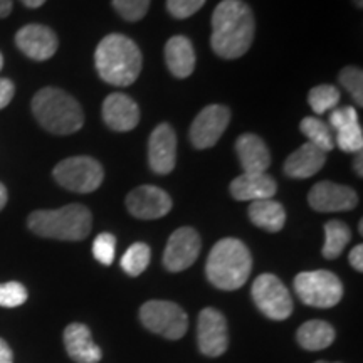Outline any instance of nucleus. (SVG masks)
<instances>
[{
	"label": "nucleus",
	"mask_w": 363,
	"mask_h": 363,
	"mask_svg": "<svg viewBox=\"0 0 363 363\" xmlns=\"http://www.w3.org/2000/svg\"><path fill=\"white\" fill-rule=\"evenodd\" d=\"M256 22L244 0H222L212 13L211 44L217 56L238 59L251 48Z\"/></svg>",
	"instance_id": "obj_1"
},
{
	"label": "nucleus",
	"mask_w": 363,
	"mask_h": 363,
	"mask_svg": "<svg viewBox=\"0 0 363 363\" xmlns=\"http://www.w3.org/2000/svg\"><path fill=\"white\" fill-rule=\"evenodd\" d=\"M99 78L108 84L126 88L138 79L143 67L142 51L123 34H110L101 39L94 52Z\"/></svg>",
	"instance_id": "obj_2"
},
{
	"label": "nucleus",
	"mask_w": 363,
	"mask_h": 363,
	"mask_svg": "<svg viewBox=\"0 0 363 363\" xmlns=\"http://www.w3.org/2000/svg\"><path fill=\"white\" fill-rule=\"evenodd\" d=\"M252 257L246 244L234 238L219 240L207 257L206 274L216 288L234 291L246 284L251 274Z\"/></svg>",
	"instance_id": "obj_3"
},
{
	"label": "nucleus",
	"mask_w": 363,
	"mask_h": 363,
	"mask_svg": "<svg viewBox=\"0 0 363 363\" xmlns=\"http://www.w3.org/2000/svg\"><path fill=\"white\" fill-rule=\"evenodd\" d=\"M33 113L39 125L54 135L76 133L84 125L81 104L59 88L39 89L33 98Z\"/></svg>",
	"instance_id": "obj_4"
},
{
	"label": "nucleus",
	"mask_w": 363,
	"mask_h": 363,
	"mask_svg": "<svg viewBox=\"0 0 363 363\" xmlns=\"http://www.w3.org/2000/svg\"><path fill=\"white\" fill-rule=\"evenodd\" d=\"M27 225L40 238L83 240L91 233L93 217L89 208L81 203H71L54 211H35L27 219Z\"/></svg>",
	"instance_id": "obj_5"
},
{
	"label": "nucleus",
	"mask_w": 363,
	"mask_h": 363,
	"mask_svg": "<svg viewBox=\"0 0 363 363\" xmlns=\"http://www.w3.org/2000/svg\"><path fill=\"white\" fill-rule=\"evenodd\" d=\"M294 291L305 305L325 310L338 305L343 296V284L330 271H306L294 278Z\"/></svg>",
	"instance_id": "obj_6"
},
{
	"label": "nucleus",
	"mask_w": 363,
	"mask_h": 363,
	"mask_svg": "<svg viewBox=\"0 0 363 363\" xmlns=\"http://www.w3.org/2000/svg\"><path fill=\"white\" fill-rule=\"evenodd\" d=\"M52 175L61 187L76 194L94 192L104 179L101 163L91 157L66 158L54 167Z\"/></svg>",
	"instance_id": "obj_7"
},
{
	"label": "nucleus",
	"mask_w": 363,
	"mask_h": 363,
	"mask_svg": "<svg viewBox=\"0 0 363 363\" xmlns=\"http://www.w3.org/2000/svg\"><path fill=\"white\" fill-rule=\"evenodd\" d=\"M140 320L145 328L169 340L182 338L189 328L187 313L177 303L160 301V299L145 303L140 308Z\"/></svg>",
	"instance_id": "obj_8"
},
{
	"label": "nucleus",
	"mask_w": 363,
	"mask_h": 363,
	"mask_svg": "<svg viewBox=\"0 0 363 363\" xmlns=\"http://www.w3.org/2000/svg\"><path fill=\"white\" fill-rule=\"evenodd\" d=\"M252 299L262 315L274 321L291 316L293 298L283 281L274 274H261L252 283Z\"/></svg>",
	"instance_id": "obj_9"
},
{
	"label": "nucleus",
	"mask_w": 363,
	"mask_h": 363,
	"mask_svg": "<svg viewBox=\"0 0 363 363\" xmlns=\"http://www.w3.org/2000/svg\"><path fill=\"white\" fill-rule=\"evenodd\" d=\"M230 121V110L224 104H208L195 116L190 126V142L195 148H212L224 135Z\"/></svg>",
	"instance_id": "obj_10"
},
{
	"label": "nucleus",
	"mask_w": 363,
	"mask_h": 363,
	"mask_svg": "<svg viewBox=\"0 0 363 363\" xmlns=\"http://www.w3.org/2000/svg\"><path fill=\"white\" fill-rule=\"evenodd\" d=\"M202 242L201 235L192 227H180L170 235L163 252V266L172 272L189 269L197 261Z\"/></svg>",
	"instance_id": "obj_11"
},
{
	"label": "nucleus",
	"mask_w": 363,
	"mask_h": 363,
	"mask_svg": "<svg viewBox=\"0 0 363 363\" xmlns=\"http://www.w3.org/2000/svg\"><path fill=\"white\" fill-rule=\"evenodd\" d=\"M197 343L203 355L212 358L224 355L229 347L227 321L224 315L216 308H203L199 315Z\"/></svg>",
	"instance_id": "obj_12"
},
{
	"label": "nucleus",
	"mask_w": 363,
	"mask_h": 363,
	"mask_svg": "<svg viewBox=\"0 0 363 363\" xmlns=\"http://www.w3.org/2000/svg\"><path fill=\"white\" fill-rule=\"evenodd\" d=\"M126 207L136 219L153 220L169 214L172 211V199L160 187L142 185L126 195Z\"/></svg>",
	"instance_id": "obj_13"
},
{
	"label": "nucleus",
	"mask_w": 363,
	"mask_h": 363,
	"mask_svg": "<svg viewBox=\"0 0 363 363\" xmlns=\"http://www.w3.org/2000/svg\"><path fill=\"white\" fill-rule=\"evenodd\" d=\"M308 202L316 212H347L358 206V195L347 185L323 180L310 190Z\"/></svg>",
	"instance_id": "obj_14"
},
{
	"label": "nucleus",
	"mask_w": 363,
	"mask_h": 363,
	"mask_svg": "<svg viewBox=\"0 0 363 363\" xmlns=\"http://www.w3.org/2000/svg\"><path fill=\"white\" fill-rule=\"evenodd\" d=\"M150 169L158 175H169L177 163V135L169 123L158 125L148 140Z\"/></svg>",
	"instance_id": "obj_15"
},
{
	"label": "nucleus",
	"mask_w": 363,
	"mask_h": 363,
	"mask_svg": "<svg viewBox=\"0 0 363 363\" xmlns=\"http://www.w3.org/2000/svg\"><path fill=\"white\" fill-rule=\"evenodd\" d=\"M16 44L33 61H48L57 51V35L51 27L40 24L24 26L16 34Z\"/></svg>",
	"instance_id": "obj_16"
},
{
	"label": "nucleus",
	"mask_w": 363,
	"mask_h": 363,
	"mask_svg": "<svg viewBox=\"0 0 363 363\" xmlns=\"http://www.w3.org/2000/svg\"><path fill=\"white\" fill-rule=\"evenodd\" d=\"M103 120L113 131H131L140 123V108L123 93H113L103 103Z\"/></svg>",
	"instance_id": "obj_17"
},
{
	"label": "nucleus",
	"mask_w": 363,
	"mask_h": 363,
	"mask_svg": "<svg viewBox=\"0 0 363 363\" xmlns=\"http://www.w3.org/2000/svg\"><path fill=\"white\" fill-rule=\"evenodd\" d=\"M278 192V184L267 174H242L230 182V195L240 202L266 201Z\"/></svg>",
	"instance_id": "obj_18"
},
{
	"label": "nucleus",
	"mask_w": 363,
	"mask_h": 363,
	"mask_svg": "<svg viewBox=\"0 0 363 363\" xmlns=\"http://www.w3.org/2000/svg\"><path fill=\"white\" fill-rule=\"evenodd\" d=\"M65 347L67 355L76 363H98L103 352L93 342L91 331L83 323H71L65 330Z\"/></svg>",
	"instance_id": "obj_19"
},
{
	"label": "nucleus",
	"mask_w": 363,
	"mask_h": 363,
	"mask_svg": "<svg viewBox=\"0 0 363 363\" xmlns=\"http://www.w3.org/2000/svg\"><path fill=\"white\" fill-rule=\"evenodd\" d=\"M235 152H238L244 174H266V170L269 169L271 153L257 135H240L235 142Z\"/></svg>",
	"instance_id": "obj_20"
},
{
	"label": "nucleus",
	"mask_w": 363,
	"mask_h": 363,
	"mask_svg": "<svg viewBox=\"0 0 363 363\" xmlns=\"http://www.w3.org/2000/svg\"><path fill=\"white\" fill-rule=\"evenodd\" d=\"M325 162L326 153L323 150L308 142L288 157L284 163V172L291 179H310L323 169Z\"/></svg>",
	"instance_id": "obj_21"
},
{
	"label": "nucleus",
	"mask_w": 363,
	"mask_h": 363,
	"mask_svg": "<svg viewBox=\"0 0 363 363\" xmlns=\"http://www.w3.org/2000/svg\"><path fill=\"white\" fill-rule=\"evenodd\" d=\"M165 62L175 78H189L195 69V49L192 40L185 35L170 38L165 44Z\"/></svg>",
	"instance_id": "obj_22"
},
{
	"label": "nucleus",
	"mask_w": 363,
	"mask_h": 363,
	"mask_svg": "<svg viewBox=\"0 0 363 363\" xmlns=\"http://www.w3.org/2000/svg\"><path fill=\"white\" fill-rule=\"evenodd\" d=\"M247 214L254 225L267 230V233H279L286 224L284 207L272 199L252 202L249 206Z\"/></svg>",
	"instance_id": "obj_23"
},
{
	"label": "nucleus",
	"mask_w": 363,
	"mask_h": 363,
	"mask_svg": "<svg viewBox=\"0 0 363 363\" xmlns=\"http://www.w3.org/2000/svg\"><path fill=\"white\" fill-rule=\"evenodd\" d=\"M298 343L305 350L318 352L328 348L335 342V330L323 320H310L298 328Z\"/></svg>",
	"instance_id": "obj_24"
},
{
	"label": "nucleus",
	"mask_w": 363,
	"mask_h": 363,
	"mask_svg": "<svg viewBox=\"0 0 363 363\" xmlns=\"http://www.w3.org/2000/svg\"><path fill=\"white\" fill-rule=\"evenodd\" d=\"M352 239V230L342 220H330L325 224V259H337Z\"/></svg>",
	"instance_id": "obj_25"
},
{
	"label": "nucleus",
	"mask_w": 363,
	"mask_h": 363,
	"mask_svg": "<svg viewBox=\"0 0 363 363\" xmlns=\"http://www.w3.org/2000/svg\"><path fill=\"white\" fill-rule=\"evenodd\" d=\"M299 130L301 133L310 140L311 145H315L320 150H323L325 153L331 152L335 148V140L331 135L330 126L325 123L323 120L316 116H306L303 118V121L299 123Z\"/></svg>",
	"instance_id": "obj_26"
},
{
	"label": "nucleus",
	"mask_w": 363,
	"mask_h": 363,
	"mask_svg": "<svg viewBox=\"0 0 363 363\" xmlns=\"http://www.w3.org/2000/svg\"><path fill=\"white\" fill-rule=\"evenodd\" d=\"M150 257H152V251L145 242H135L126 249V252L121 257V267L126 274L130 276H140L147 269L150 264Z\"/></svg>",
	"instance_id": "obj_27"
},
{
	"label": "nucleus",
	"mask_w": 363,
	"mask_h": 363,
	"mask_svg": "<svg viewBox=\"0 0 363 363\" xmlns=\"http://www.w3.org/2000/svg\"><path fill=\"white\" fill-rule=\"evenodd\" d=\"M340 94L338 88L330 84H321V86H315L308 94V103H310L311 110L316 113V115H325L326 111L335 110L337 104L340 103Z\"/></svg>",
	"instance_id": "obj_28"
},
{
	"label": "nucleus",
	"mask_w": 363,
	"mask_h": 363,
	"mask_svg": "<svg viewBox=\"0 0 363 363\" xmlns=\"http://www.w3.org/2000/svg\"><path fill=\"white\" fill-rule=\"evenodd\" d=\"M338 81L352 94V98L355 99L358 106H363V72L360 67H343L338 74Z\"/></svg>",
	"instance_id": "obj_29"
},
{
	"label": "nucleus",
	"mask_w": 363,
	"mask_h": 363,
	"mask_svg": "<svg viewBox=\"0 0 363 363\" xmlns=\"http://www.w3.org/2000/svg\"><path fill=\"white\" fill-rule=\"evenodd\" d=\"M150 2L152 0H111L113 9L118 12V16L128 22L142 21L147 16Z\"/></svg>",
	"instance_id": "obj_30"
},
{
	"label": "nucleus",
	"mask_w": 363,
	"mask_h": 363,
	"mask_svg": "<svg viewBox=\"0 0 363 363\" xmlns=\"http://www.w3.org/2000/svg\"><path fill=\"white\" fill-rule=\"evenodd\" d=\"M335 145H338L340 150L347 153H358L362 152L363 148V131L360 123L350 125L347 128H342L337 131V142Z\"/></svg>",
	"instance_id": "obj_31"
},
{
	"label": "nucleus",
	"mask_w": 363,
	"mask_h": 363,
	"mask_svg": "<svg viewBox=\"0 0 363 363\" xmlns=\"http://www.w3.org/2000/svg\"><path fill=\"white\" fill-rule=\"evenodd\" d=\"M116 254V239L110 233L99 234L93 242V256L104 266H111Z\"/></svg>",
	"instance_id": "obj_32"
},
{
	"label": "nucleus",
	"mask_w": 363,
	"mask_h": 363,
	"mask_svg": "<svg viewBox=\"0 0 363 363\" xmlns=\"http://www.w3.org/2000/svg\"><path fill=\"white\" fill-rule=\"evenodd\" d=\"M27 289L24 284L17 281L0 284V306L2 308H17L27 301Z\"/></svg>",
	"instance_id": "obj_33"
},
{
	"label": "nucleus",
	"mask_w": 363,
	"mask_h": 363,
	"mask_svg": "<svg viewBox=\"0 0 363 363\" xmlns=\"http://www.w3.org/2000/svg\"><path fill=\"white\" fill-rule=\"evenodd\" d=\"M206 0H167V11L175 19H189L197 13Z\"/></svg>",
	"instance_id": "obj_34"
},
{
	"label": "nucleus",
	"mask_w": 363,
	"mask_h": 363,
	"mask_svg": "<svg viewBox=\"0 0 363 363\" xmlns=\"http://www.w3.org/2000/svg\"><path fill=\"white\" fill-rule=\"evenodd\" d=\"M358 123V115L357 110L353 106H343L337 108V110L331 111L330 115V126L333 130L340 131L342 128H347V126Z\"/></svg>",
	"instance_id": "obj_35"
},
{
	"label": "nucleus",
	"mask_w": 363,
	"mask_h": 363,
	"mask_svg": "<svg viewBox=\"0 0 363 363\" xmlns=\"http://www.w3.org/2000/svg\"><path fill=\"white\" fill-rule=\"evenodd\" d=\"M13 94H16V86H13L12 81L0 78V110L11 104Z\"/></svg>",
	"instance_id": "obj_36"
},
{
	"label": "nucleus",
	"mask_w": 363,
	"mask_h": 363,
	"mask_svg": "<svg viewBox=\"0 0 363 363\" xmlns=\"http://www.w3.org/2000/svg\"><path fill=\"white\" fill-rule=\"evenodd\" d=\"M348 259H350V264L353 269H357L358 272L363 271V246L362 244H358V246L352 249Z\"/></svg>",
	"instance_id": "obj_37"
},
{
	"label": "nucleus",
	"mask_w": 363,
	"mask_h": 363,
	"mask_svg": "<svg viewBox=\"0 0 363 363\" xmlns=\"http://www.w3.org/2000/svg\"><path fill=\"white\" fill-rule=\"evenodd\" d=\"M0 363H13V353L6 340L0 338Z\"/></svg>",
	"instance_id": "obj_38"
},
{
	"label": "nucleus",
	"mask_w": 363,
	"mask_h": 363,
	"mask_svg": "<svg viewBox=\"0 0 363 363\" xmlns=\"http://www.w3.org/2000/svg\"><path fill=\"white\" fill-rule=\"evenodd\" d=\"M12 6H13L12 0H0V19H4V17L11 16Z\"/></svg>",
	"instance_id": "obj_39"
},
{
	"label": "nucleus",
	"mask_w": 363,
	"mask_h": 363,
	"mask_svg": "<svg viewBox=\"0 0 363 363\" xmlns=\"http://www.w3.org/2000/svg\"><path fill=\"white\" fill-rule=\"evenodd\" d=\"M7 189H6V185L2 184V182H0V211H4V207L7 206Z\"/></svg>",
	"instance_id": "obj_40"
},
{
	"label": "nucleus",
	"mask_w": 363,
	"mask_h": 363,
	"mask_svg": "<svg viewBox=\"0 0 363 363\" xmlns=\"http://www.w3.org/2000/svg\"><path fill=\"white\" fill-rule=\"evenodd\" d=\"M21 2L24 4L26 7H29V9H38L40 6H44L45 0H21Z\"/></svg>",
	"instance_id": "obj_41"
},
{
	"label": "nucleus",
	"mask_w": 363,
	"mask_h": 363,
	"mask_svg": "<svg viewBox=\"0 0 363 363\" xmlns=\"http://www.w3.org/2000/svg\"><path fill=\"white\" fill-rule=\"evenodd\" d=\"M362 162H363V155H362V152H358V155H357V158H355V172L358 174V177L363 175Z\"/></svg>",
	"instance_id": "obj_42"
},
{
	"label": "nucleus",
	"mask_w": 363,
	"mask_h": 363,
	"mask_svg": "<svg viewBox=\"0 0 363 363\" xmlns=\"http://www.w3.org/2000/svg\"><path fill=\"white\" fill-rule=\"evenodd\" d=\"M353 2H355V6H357L358 9H362V6H363V0H353Z\"/></svg>",
	"instance_id": "obj_43"
},
{
	"label": "nucleus",
	"mask_w": 363,
	"mask_h": 363,
	"mask_svg": "<svg viewBox=\"0 0 363 363\" xmlns=\"http://www.w3.org/2000/svg\"><path fill=\"white\" fill-rule=\"evenodd\" d=\"M2 67H4V56L2 52H0V71H2Z\"/></svg>",
	"instance_id": "obj_44"
},
{
	"label": "nucleus",
	"mask_w": 363,
	"mask_h": 363,
	"mask_svg": "<svg viewBox=\"0 0 363 363\" xmlns=\"http://www.w3.org/2000/svg\"><path fill=\"white\" fill-rule=\"evenodd\" d=\"M315 363H340V362H325V360H320V362H315Z\"/></svg>",
	"instance_id": "obj_45"
}]
</instances>
